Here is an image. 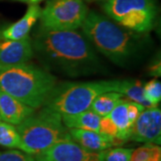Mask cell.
<instances>
[{
	"label": "cell",
	"mask_w": 161,
	"mask_h": 161,
	"mask_svg": "<svg viewBox=\"0 0 161 161\" xmlns=\"http://www.w3.org/2000/svg\"><path fill=\"white\" fill-rule=\"evenodd\" d=\"M33 53L49 71L77 77L101 69L100 59L91 43L76 31H35L31 40Z\"/></svg>",
	"instance_id": "1"
},
{
	"label": "cell",
	"mask_w": 161,
	"mask_h": 161,
	"mask_svg": "<svg viewBox=\"0 0 161 161\" xmlns=\"http://www.w3.org/2000/svg\"><path fill=\"white\" fill-rule=\"evenodd\" d=\"M57 84L56 76L34 64L0 68V90L33 109L44 107Z\"/></svg>",
	"instance_id": "2"
},
{
	"label": "cell",
	"mask_w": 161,
	"mask_h": 161,
	"mask_svg": "<svg viewBox=\"0 0 161 161\" xmlns=\"http://www.w3.org/2000/svg\"><path fill=\"white\" fill-rule=\"evenodd\" d=\"M80 28L92 46L118 65L128 63L138 50L134 35L96 12H88Z\"/></svg>",
	"instance_id": "3"
},
{
	"label": "cell",
	"mask_w": 161,
	"mask_h": 161,
	"mask_svg": "<svg viewBox=\"0 0 161 161\" xmlns=\"http://www.w3.org/2000/svg\"><path fill=\"white\" fill-rule=\"evenodd\" d=\"M16 128L22 140V150L32 156L71 138L61 115L46 107L38 113L34 112Z\"/></svg>",
	"instance_id": "4"
},
{
	"label": "cell",
	"mask_w": 161,
	"mask_h": 161,
	"mask_svg": "<svg viewBox=\"0 0 161 161\" xmlns=\"http://www.w3.org/2000/svg\"><path fill=\"white\" fill-rule=\"evenodd\" d=\"M120 80L85 82H64L57 84L44 107L60 115H74L90 109L93 100L100 94L117 92Z\"/></svg>",
	"instance_id": "5"
},
{
	"label": "cell",
	"mask_w": 161,
	"mask_h": 161,
	"mask_svg": "<svg viewBox=\"0 0 161 161\" xmlns=\"http://www.w3.org/2000/svg\"><path fill=\"white\" fill-rule=\"evenodd\" d=\"M105 12L120 26L135 32H148L153 28L157 7L153 0H107Z\"/></svg>",
	"instance_id": "6"
},
{
	"label": "cell",
	"mask_w": 161,
	"mask_h": 161,
	"mask_svg": "<svg viewBox=\"0 0 161 161\" xmlns=\"http://www.w3.org/2000/svg\"><path fill=\"white\" fill-rule=\"evenodd\" d=\"M87 14L84 0H50L41 10L40 29L75 31L81 27Z\"/></svg>",
	"instance_id": "7"
},
{
	"label": "cell",
	"mask_w": 161,
	"mask_h": 161,
	"mask_svg": "<svg viewBox=\"0 0 161 161\" xmlns=\"http://www.w3.org/2000/svg\"><path fill=\"white\" fill-rule=\"evenodd\" d=\"M34 158L36 161H103V151L87 150L68 138L34 155Z\"/></svg>",
	"instance_id": "8"
},
{
	"label": "cell",
	"mask_w": 161,
	"mask_h": 161,
	"mask_svg": "<svg viewBox=\"0 0 161 161\" xmlns=\"http://www.w3.org/2000/svg\"><path fill=\"white\" fill-rule=\"evenodd\" d=\"M129 140L159 145L161 142V111L158 107L145 108L132 128Z\"/></svg>",
	"instance_id": "9"
},
{
	"label": "cell",
	"mask_w": 161,
	"mask_h": 161,
	"mask_svg": "<svg viewBox=\"0 0 161 161\" xmlns=\"http://www.w3.org/2000/svg\"><path fill=\"white\" fill-rule=\"evenodd\" d=\"M34 55L31 39L6 40L0 37V68L28 63Z\"/></svg>",
	"instance_id": "10"
},
{
	"label": "cell",
	"mask_w": 161,
	"mask_h": 161,
	"mask_svg": "<svg viewBox=\"0 0 161 161\" xmlns=\"http://www.w3.org/2000/svg\"><path fill=\"white\" fill-rule=\"evenodd\" d=\"M144 108L143 106L136 102L123 99L108 115L117 129V139L124 143L130 138L132 125Z\"/></svg>",
	"instance_id": "11"
},
{
	"label": "cell",
	"mask_w": 161,
	"mask_h": 161,
	"mask_svg": "<svg viewBox=\"0 0 161 161\" xmlns=\"http://www.w3.org/2000/svg\"><path fill=\"white\" fill-rule=\"evenodd\" d=\"M70 136L76 143L90 151L100 152L110 148L121 145L124 142L116 138H113L99 132L81 130V129H68Z\"/></svg>",
	"instance_id": "12"
},
{
	"label": "cell",
	"mask_w": 161,
	"mask_h": 161,
	"mask_svg": "<svg viewBox=\"0 0 161 161\" xmlns=\"http://www.w3.org/2000/svg\"><path fill=\"white\" fill-rule=\"evenodd\" d=\"M35 112V109L0 90V118L18 125Z\"/></svg>",
	"instance_id": "13"
},
{
	"label": "cell",
	"mask_w": 161,
	"mask_h": 161,
	"mask_svg": "<svg viewBox=\"0 0 161 161\" xmlns=\"http://www.w3.org/2000/svg\"><path fill=\"white\" fill-rule=\"evenodd\" d=\"M41 10L42 8L39 5H30L23 17L2 31L0 37L13 40H23L29 37L32 27L40 19Z\"/></svg>",
	"instance_id": "14"
},
{
	"label": "cell",
	"mask_w": 161,
	"mask_h": 161,
	"mask_svg": "<svg viewBox=\"0 0 161 161\" xmlns=\"http://www.w3.org/2000/svg\"><path fill=\"white\" fill-rule=\"evenodd\" d=\"M61 116L64 125L68 129H81L99 132L101 116L92 109H87L74 115H62Z\"/></svg>",
	"instance_id": "15"
},
{
	"label": "cell",
	"mask_w": 161,
	"mask_h": 161,
	"mask_svg": "<svg viewBox=\"0 0 161 161\" xmlns=\"http://www.w3.org/2000/svg\"><path fill=\"white\" fill-rule=\"evenodd\" d=\"M123 97L124 96L119 92H108L102 93L93 100L90 109L101 117L107 116L115 108V106L123 100Z\"/></svg>",
	"instance_id": "16"
},
{
	"label": "cell",
	"mask_w": 161,
	"mask_h": 161,
	"mask_svg": "<svg viewBox=\"0 0 161 161\" xmlns=\"http://www.w3.org/2000/svg\"><path fill=\"white\" fill-rule=\"evenodd\" d=\"M117 92L124 97H127L131 101L136 102L144 108H151V104L144 96L143 85L136 80H120V84Z\"/></svg>",
	"instance_id": "17"
},
{
	"label": "cell",
	"mask_w": 161,
	"mask_h": 161,
	"mask_svg": "<svg viewBox=\"0 0 161 161\" xmlns=\"http://www.w3.org/2000/svg\"><path fill=\"white\" fill-rule=\"evenodd\" d=\"M0 145L22 150V140L16 126L0 120Z\"/></svg>",
	"instance_id": "18"
},
{
	"label": "cell",
	"mask_w": 161,
	"mask_h": 161,
	"mask_svg": "<svg viewBox=\"0 0 161 161\" xmlns=\"http://www.w3.org/2000/svg\"><path fill=\"white\" fill-rule=\"evenodd\" d=\"M130 161H161V148L154 143H145L133 150Z\"/></svg>",
	"instance_id": "19"
},
{
	"label": "cell",
	"mask_w": 161,
	"mask_h": 161,
	"mask_svg": "<svg viewBox=\"0 0 161 161\" xmlns=\"http://www.w3.org/2000/svg\"><path fill=\"white\" fill-rule=\"evenodd\" d=\"M144 96L146 99L151 104L152 107L157 105L161 100V83L157 79L150 80L143 86Z\"/></svg>",
	"instance_id": "20"
},
{
	"label": "cell",
	"mask_w": 161,
	"mask_h": 161,
	"mask_svg": "<svg viewBox=\"0 0 161 161\" xmlns=\"http://www.w3.org/2000/svg\"><path fill=\"white\" fill-rule=\"evenodd\" d=\"M132 149L110 148L103 151V161H130Z\"/></svg>",
	"instance_id": "21"
},
{
	"label": "cell",
	"mask_w": 161,
	"mask_h": 161,
	"mask_svg": "<svg viewBox=\"0 0 161 161\" xmlns=\"http://www.w3.org/2000/svg\"><path fill=\"white\" fill-rule=\"evenodd\" d=\"M0 161H36L34 156L23 150H11L0 152Z\"/></svg>",
	"instance_id": "22"
},
{
	"label": "cell",
	"mask_w": 161,
	"mask_h": 161,
	"mask_svg": "<svg viewBox=\"0 0 161 161\" xmlns=\"http://www.w3.org/2000/svg\"><path fill=\"white\" fill-rule=\"evenodd\" d=\"M99 132L110 137L117 139V129L108 115L101 117L99 124Z\"/></svg>",
	"instance_id": "23"
},
{
	"label": "cell",
	"mask_w": 161,
	"mask_h": 161,
	"mask_svg": "<svg viewBox=\"0 0 161 161\" xmlns=\"http://www.w3.org/2000/svg\"><path fill=\"white\" fill-rule=\"evenodd\" d=\"M150 74L154 76H160V61L156 62L151 67H150Z\"/></svg>",
	"instance_id": "24"
},
{
	"label": "cell",
	"mask_w": 161,
	"mask_h": 161,
	"mask_svg": "<svg viewBox=\"0 0 161 161\" xmlns=\"http://www.w3.org/2000/svg\"><path fill=\"white\" fill-rule=\"evenodd\" d=\"M12 1H17V2H22V3H26L29 5H38L40 2L43 0H12Z\"/></svg>",
	"instance_id": "25"
},
{
	"label": "cell",
	"mask_w": 161,
	"mask_h": 161,
	"mask_svg": "<svg viewBox=\"0 0 161 161\" xmlns=\"http://www.w3.org/2000/svg\"><path fill=\"white\" fill-rule=\"evenodd\" d=\"M84 1H88V2H92V1H107V0H84Z\"/></svg>",
	"instance_id": "26"
},
{
	"label": "cell",
	"mask_w": 161,
	"mask_h": 161,
	"mask_svg": "<svg viewBox=\"0 0 161 161\" xmlns=\"http://www.w3.org/2000/svg\"><path fill=\"white\" fill-rule=\"evenodd\" d=\"M0 120H1V118H0Z\"/></svg>",
	"instance_id": "27"
}]
</instances>
